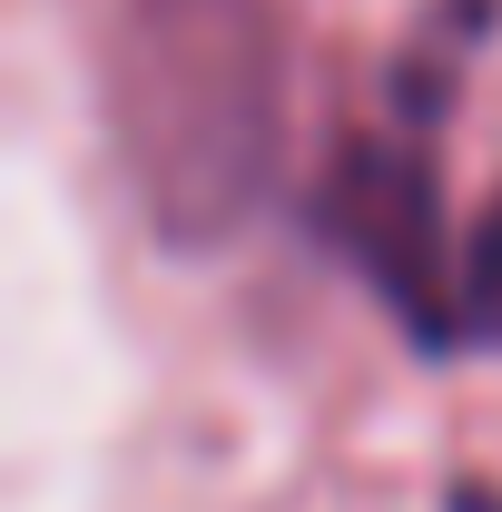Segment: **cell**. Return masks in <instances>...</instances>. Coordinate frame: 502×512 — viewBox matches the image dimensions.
Instances as JSON below:
<instances>
[{"instance_id": "7a4b0ae2", "label": "cell", "mask_w": 502, "mask_h": 512, "mask_svg": "<svg viewBox=\"0 0 502 512\" xmlns=\"http://www.w3.org/2000/svg\"><path fill=\"white\" fill-rule=\"evenodd\" d=\"M335 237H345V256L375 276V296L404 316V335L414 345H453V286H443V266L453 256H434V178H424V158L414 148H345V178H335Z\"/></svg>"}, {"instance_id": "6da1fadb", "label": "cell", "mask_w": 502, "mask_h": 512, "mask_svg": "<svg viewBox=\"0 0 502 512\" xmlns=\"http://www.w3.org/2000/svg\"><path fill=\"white\" fill-rule=\"evenodd\" d=\"M109 128L148 227L207 256L247 227L286 158V30L276 0H119Z\"/></svg>"}, {"instance_id": "3957f363", "label": "cell", "mask_w": 502, "mask_h": 512, "mask_svg": "<svg viewBox=\"0 0 502 512\" xmlns=\"http://www.w3.org/2000/svg\"><path fill=\"white\" fill-rule=\"evenodd\" d=\"M453 345H493L502 355V188L473 207V237L453 256Z\"/></svg>"}]
</instances>
